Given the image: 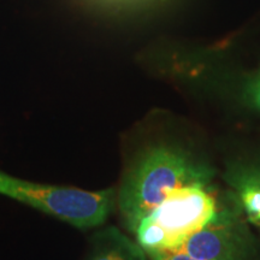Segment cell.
Listing matches in <instances>:
<instances>
[{"mask_svg":"<svg viewBox=\"0 0 260 260\" xmlns=\"http://www.w3.org/2000/svg\"><path fill=\"white\" fill-rule=\"evenodd\" d=\"M214 170L180 146L153 141L140 147L123 172L117 207L123 225L134 233L142 219L172 191L193 184H211Z\"/></svg>","mask_w":260,"mask_h":260,"instance_id":"1","label":"cell"},{"mask_svg":"<svg viewBox=\"0 0 260 260\" xmlns=\"http://www.w3.org/2000/svg\"><path fill=\"white\" fill-rule=\"evenodd\" d=\"M0 195L82 230L103 225L117 207L116 188L94 191L37 183L2 170Z\"/></svg>","mask_w":260,"mask_h":260,"instance_id":"2","label":"cell"},{"mask_svg":"<svg viewBox=\"0 0 260 260\" xmlns=\"http://www.w3.org/2000/svg\"><path fill=\"white\" fill-rule=\"evenodd\" d=\"M212 183L193 184L169 195L136 226V241L146 252L177 251L218 211Z\"/></svg>","mask_w":260,"mask_h":260,"instance_id":"3","label":"cell"},{"mask_svg":"<svg viewBox=\"0 0 260 260\" xmlns=\"http://www.w3.org/2000/svg\"><path fill=\"white\" fill-rule=\"evenodd\" d=\"M233 195V193H232ZM235 197L220 203L216 214L177 251L200 260H243L258 246Z\"/></svg>","mask_w":260,"mask_h":260,"instance_id":"4","label":"cell"},{"mask_svg":"<svg viewBox=\"0 0 260 260\" xmlns=\"http://www.w3.org/2000/svg\"><path fill=\"white\" fill-rule=\"evenodd\" d=\"M224 180L232 188L247 222L260 232V160L229 167Z\"/></svg>","mask_w":260,"mask_h":260,"instance_id":"5","label":"cell"},{"mask_svg":"<svg viewBox=\"0 0 260 260\" xmlns=\"http://www.w3.org/2000/svg\"><path fill=\"white\" fill-rule=\"evenodd\" d=\"M86 260H148L147 253L138 241L132 240L118 228L106 226L90 239Z\"/></svg>","mask_w":260,"mask_h":260,"instance_id":"6","label":"cell"},{"mask_svg":"<svg viewBox=\"0 0 260 260\" xmlns=\"http://www.w3.org/2000/svg\"><path fill=\"white\" fill-rule=\"evenodd\" d=\"M242 96L249 106L260 112V70L253 74L243 84Z\"/></svg>","mask_w":260,"mask_h":260,"instance_id":"7","label":"cell"},{"mask_svg":"<svg viewBox=\"0 0 260 260\" xmlns=\"http://www.w3.org/2000/svg\"><path fill=\"white\" fill-rule=\"evenodd\" d=\"M146 253L149 260H200L181 251H151Z\"/></svg>","mask_w":260,"mask_h":260,"instance_id":"8","label":"cell"},{"mask_svg":"<svg viewBox=\"0 0 260 260\" xmlns=\"http://www.w3.org/2000/svg\"><path fill=\"white\" fill-rule=\"evenodd\" d=\"M243 260H260V252L259 249H256V251L253 253V254H251L249 256H247L246 259Z\"/></svg>","mask_w":260,"mask_h":260,"instance_id":"9","label":"cell"}]
</instances>
